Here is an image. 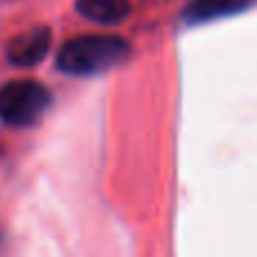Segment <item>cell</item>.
<instances>
[{
  "instance_id": "obj_1",
  "label": "cell",
  "mask_w": 257,
  "mask_h": 257,
  "mask_svg": "<svg viewBox=\"0 0 257 257\" xmlns=\"http://www.w3.org/2000/svg\"><path fill=\"white\" fill-rule=\"evenodd\" d=\"M131 48L120 36H79L61 45L57 66L66 75L88 77L115 68L128 57Z\"/></svg>"
},
{
  "instance_id": "obj_2",
  "label": "cell",
  "mask_w": 257,
  "mask_h": 257,
  "mask_svg": "<svg viewBox=\"0 0 257 257\" xmlns=\"http://www.w3.org/2000/svg\"><path fill=\"white\" fill-rule=\"evenodd\" d=\"M50 106V93L43 84L16 79L0 86V120L9 126H30Z\"/></svg>"
},
{
  "instance_id": "obj_3",
  "label": "cell",
  "mask_w": 257,
  "mask_h": 257,
  "mask_svg": "<svg viewBox=\"0 0 257 257\" xmlns=\"http://www.w3.org/2000/svg\"><path fill=\"white\" fill-rule=\"evenodd\" d=\"M50 39H52V34H50L48 27H34V30L16 36L7 45V59L14 66H21V68L36 66L48 54Z\"/></svg>"
},
{
  "instance_id": "obj_4",
  "label": "cell",
  "mask_w": 257,
  "mask_h": 257,
  "mask_svg": "<svg viewBox=\"0 0 257 257\" xmlns=\"http://www.w3.org/2000/svg\"><path fill=\"white\" fill-rule=\"evenodd\" d=\"M248 5L250 0H192L187 5V9L183 12V21L187 25H199V23H208L212 18L239 14Z\"/></svg>"
},
{
  "instance_id": "obj_5",
  "label": "cell",
  "mask_w": 257,
  "mask_h": 257,
  "mask_svg": "<svg viewBox=\"0 0 257 257\" xmlns=\"http://www.w3.org/2000/svg\"><path fill=\"white\" fill-rule=\"evenodd\" d=\"M77 12L99 25H117L128 16V0H77Z\"/></svg>"
}]
</instances>
